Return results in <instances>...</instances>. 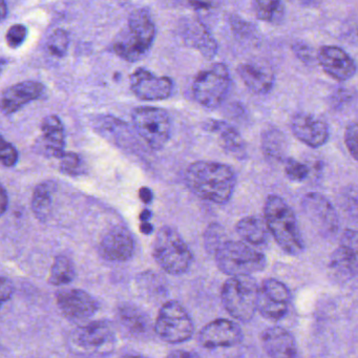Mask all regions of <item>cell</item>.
<instances>
[{
	"label": "cell",
	"mask_w": 358,
	"mask_h": 358,
	"mask_svg": "<svg viewBox=\"0 0 358 358\" xmlns=\"http://www.w3.org/2000/svg\"><path fill=\"white\" fill-rule=\"evenodd\" d=\"M154 329L162 341L173 345L189 341L194 332L192 317L185 308L176 301L163 303Z\"/></svg>",
	"instance_id": "10"
},
{
	"label": "cell",
	"mask_w": 358,
	"mask_h": 358,
	"mask_svg": "<svg viewBox=\"0 0 358 358\" xmlns=\"http://www.w3.org/2000/svg\"><path fill=\"white\" fill-rule=\"evenodd\" d=\"M59 169L68 176H79L85 173V161L75 152H64L59 158Z\"/></svg>",
	"instance_id": "34"
},
{
	"label": "cell",
	"mask_w": 358,
	"mask_h": 358,
	"mask_svg": "<svg viewBox=\"0 0 358 358\" xmlns=\"http://www.w3.org/2000/svg\"><path fill=\"white\" fill-rule=\"evenodd\" d=\"M196 10H210L217 6V0H186Z\"/></svg>",
	"instance_id": "42"
},
{
	"label": "cell",
	"mask_w": 358,
	"mask_h": 358,
	"mask_svg": "<svg viewBox=\"0 0 358 358\" xmlns=\"http://www.w3.org/2000/svg\"><path fill=\"white\" fill-rule=\"evenodd\" d=\"M131 89L139 99L159 101L167 99L173 93V83L169 77H159L150 71L139 69L131 75Z\"/></svg>",
	"instance_id": "15"
},
{
	"label": "cell",
	"mask_w": 358,
	"mask_h": 358,
	"mask_svg": "<svg viewBox=\"0 0 358 358\" xmlns=\"http://www.w3.org/2000/svg\"><path fill=\"white\" fill-rule=\"evenodd\" d=\"M252 7L257 18L268 24H280L285 16L282 0H252Z\"/></svg>",
	"instance_id": "29"
},
{
	"label": "cell",
	"mask_w": 358,
	"mask_h": 358,
	"mask_svg": "<svg viewBox=\"0 0 358 358\" xmlns=\"http://www.w3.org/2000/svg\"><path fill=\"white\" fill-rule=\"evenodd\" d=\"M9 206V196H8L7 190L5 187L1 189V215H5Z\"/></svg>",
	"instance_id": "44"
},
{
	"label": "cell",
	"mask_w": 358,
	"mask_h": 358,
	"mask_svg": "<svg viewBox=\"0 0 358 358\" xmlns=\"http://www.w3.org/2000/svg\"><path fill=\"white\" fill-rule=\"evenodd\" d=\"M169 357H196L198 354L194 353V352H186V351H176L173 353L169 354Z\"/></svg>",
	"instance_id": "45"
},
{
	"label": "cell",
	"mask_w": 358,
	"mask_h": 358,
	"mask_svg": "<svg viewBox=\"0 0 358 358\" xmlns=\"http://www.w3.org/2000/svg\"><path fill=\"white\" fill-rule=\"evenodd\" d=\"M131 119L138 135L152 150H162L171 139V118L162 108L140 106L133 110Z\"/></svg>",
	"instance_id": "8"
},
{
	"label": "cell",
	"mask_w": 358,
	"mask_h": 358,
	"mask_svg": "<svg viewBox=\"0 0 358 358\" xmlns=\"http://www.w3.org/2000/svg\"><path fill=\"white\" fill-rule=\"evenodd\" d=\"M345 144L352 158L358 161V123L348 125L345 131Z\"/></svg>",
	"instance_id": "38"
},
{
	"label": "cell",
	"mask_w": 358,
	"mask_h": 358,
	"mask_svg": "<svg viewBox=\"0 0 358 358\" xmlns=\"http://www.w3.org/2000/svg\"><path fill=\"white\" fill-rule=\"evenodd\" d=\"M236 229L242 240L253 246H262L268 242L269 229L266 222L259 217L253 215L243 217L236 224Z\"/></svg>",
	"instance_id": "27"
},
{
	"label": "cell",
	"mask_w": 358,
	"mask_h": 358,
	"mask_svg": "<svg viewBox=\"0 0 358 358\" xmlns=\"http://www.w3.org/2000/svg\"><path fill=\"white\" fill-rule=\"evenodd\" d=\"M187 187L196 196L213 204L229 202L236 185V176L229 165L213 161H196L186 169Z\"/></svg>",
	"instance_id": "1"
},
{
	"label": "cell",
	"mask_w": 358,
	"mask_h": 358,
	"mask_svg": "<svg viewBox=\"0 0 358 358\" xmlns=\"http://www.w3.org/2000/svg\"><path fill=\"white\" fill-rule=\"evenodd\" d=\"M293 53L297 58L307 66H311L314 62H317V53L305 43H295L292 45Z\"/></svg>",
	"instance_id": "39"
},
{
	"label": "cell",
	"mask_w": 358,
	"mask_h": 358,
	"mask_svg": "<svg viewBox=\"0 0 358 358\" xmlns=\"http://www.w3.org/2000/svg\"><path fill=\"white\" fill-rule=\"evenodd\" d=\"M41 137L38 148L41 154L59 159L66 152V133L60 118L55 115L45 117L41 122Z\"/></svg>",
	"instance_id": "21"
},
{
	"label": "cell",
	"mask_w": 358,
	"mask_h": 358,
	"mask_svg": "<svg viewBox=\"0 0 358 358\" xmlns=\"http://www.w3.org/2000/svg\"><path fill=\"white\" fill-rule=\"evenodd\" d=\"M225 231L219 224H211L205 231V247L208 252L215 255L220 246L225 242Z\"/></svg>",
	"instance_id": "35"
},
{
	"label": "cell",
	"mask_w": 358,
	"mask_h": 358,
	"mask_svg": "<svg viewBox=\"0 0 358 358\" xmlns=\"http://www.w3.org/2000/svg\"><path fill=\"white\" fill-rule=\"evenodd\" d=\"M45 91V85L38 81L27 80L16 83L3 92L1 110L5 115L14 114L27 104L43 97Z\"/></svg>",
	"instance_id": "20"
},
{
	"label": "cell",
	"mask_w": 358,
	"mask_h": 358,
	"mask_svg": "<svg viewBox=\"0 0 358 358\" xmlns=\"http://www.w3.org/2000/svg\"><path fill=\"white\" fill-rule=\"evenodd\" d=\"M70 45V36L66 31L57 29L52 33L47 43L48 51L55 57L62 58L66 55Z\"/></svg>",
	"instance_id": "33"
},
{
	"label": "cell",
	"mask_w": 358,
	"mask_h": 358,
	"mask_svg": "<svg viewBox=\"0 0 358 358\" xmlns=\"http://www.w3.org/2000/svg\"><path fill=\"white\" fill-rule=\"evenodd\" d=\"M215 257L217 268L230 276L251 275L263 271L267 265L263 253L238 241H225Z\"/></svg>",
	"instance_id": "6"
},
{
	"label": "cell",
	"mask_w": 358,
	"mask_h": 358,
	"mask_svg": "<svg viewBox=\"0 0 358 358\" xmlns=\"http://www.w3.org/2000/svg\"><path fill=\"white\" fill-rule=\"evenodd\" d=\"M295 1H299V3L307 5V3H311L312 0H295Z\"/></svg>",
	"instance_id": "49"
},
{
	"label": "cell",
	"mask_w": 358,
	"mask_h": 358,
	"mask_svg": "<svg viewBox=\"0 0 358 358\" xmlns=\"http://www.w3.org/2000/svg\"><path fill=\"white\" fill-rule=\"evenodd\" d=\"M56 303L62 315L75 324L87 322L93 317L99 303L87 291L81 289H62L56 293Z\"/></svg>",
	"instance_id": "11"
},
{
	"label": "cell",
	"mask_w": 358,
	"mask_h": 358,
	"mask_svg": "<svg viewBox=\"0 0 358 358\" xmlns=\"http://www.w3.org/2000/svg\"><path fill=\"white\" fill-rule=\"evenodd\" d=\"M291 131L297 140L312 148L324 145L330 137L326 121L308 113H297L293 116Z\"/></svg>",
	"instance_id": "18"
},
{
	"label": "cell",
	"mask_w": 358,
	"mask_h": 358,
	"mask_svg": "<svg viewBox=\"0 0 358 358\" xmlns=\"http://www.w3.org/2000/svg\"><path fill=\"white\" fill-rule=\"evenodd\" d=\"M205 129L215 134L220 145L230 156L244 159L247 156V146L238 129L225 121L210 120L205 124Z\"/></svg>",
	"instance_id": "24"
},
{
	"label": "cell",
	"mask_w": 358,
	"mask_h": 358,
	"mask_svg": "<svg viewBox=\"0 0 358 358\" xmlns=\"http://www.w3.org/2000/svg\"><path fill=\"white\" fill-rule=\"evenodd\" d=\"M99 252L106 261L114 263L129 261L135 252V240L124 226H114L102 236Z\"/></svg>",
	"instance_id": "16"
},
{
	"label": "cell",
	"mask_w": 358,
	"mask_h": 358,
	"mask_svg": "<svg viewBox=\"0 0 358 358\" xmlns=\"http://www.w3.org/2000/svg\"><path fill=\"white\" fill-rule=\"evenodd\" d=\"M57 190V184L54 181L41 182L35 187L32 196V210L36 219L41 223L48 221L51 215L53 196Z\"/></svg>",
	"instance_id": "26"
},
{
	"label": "cell",
	"mask_w": 358,
	"mask_h": 358,
	"mask_svg": "<svg viewBox=\"0 0 358 358\" xmlns=\"http://www.w3.org/2000/svg\"><path fill=\"white\" fill-rule=\"evenodd\" d=\"M140 230H141L142 234H152L154 227H152V224L148 221L142 222L141 225H140Z\"/></svg>",
	"instance_id": "46"
},
{
	"label": "cell",
	"mask_w": 358,
	"mask_h": 358,
	"mask_svg": "<svg viewBox=\"0 0 358 358\" xmlns=\"http://www.w3.org/2000/svg\"><path fill=\"white\" fill-rule=\"evenodd\" d=\"M301 207L317 231L324 236L336 234L339 227L338 215L326 196L318 192H310L303 196Z\"/></svg>",
	"instance_id": "12"
},
{
	"label": "cell",
	"mask_w": 358,
	"mask_h": 358,
	"mask_svg": "<svg viewBox=\"0 0 358 358\" xmlns=\"http://www.w3.org/2000/svg\"><path fill=\"white\" fill-rule=\"evenodd\" d=\"M139 198L144 204H150L154 199V194L152 190L148 187H142L139 190Z\"/></svg>",
	"instance_id": "43"
},
{
	"label": "cell",
	"mask_w": 358,
	"mask_h": 358,
	"mask_svg": "<svg viewBox=\"0 0 358 358\" xmlns=\"http://www.w3.org/2000/svg\"><path fill=\"white\" fill-rule=\"evenodd\" d=\"M117 317L121 326L134 336H144L150 332L152 327L148 314L134 303H120L117 308Z\"/></svg>",
	"instance_id": "25"
},
{
	"label": "cell",
	"mask_w": 358,
	"mask_h": 358,
	"mask_svg": "<svg viewBox=\"0 0 358 358\" xmlns=\"http://www.w3.org/2000/svg\"><path fill=\"white\" fill-rule=\"evenodd\" d=\"M180 29H181L180 34L186 45L198 50L205 58L208 59L217 55V41L200 20H185Z\"/></svg>",
	"instance_id": "22"
},
{
	"label": "cell",
	"mask_w": 358,
	"mask_h": 358,
	"mask_svg": "<svg viewBox=\"0 0 358 358\" xmlns=\"http://www.w3.org/2000/svg\"><path fill=\"white\" fill-rule=\"evenodd\" d=\"M259 287L251 275L231 276L222 287V303L238 322H248L257 311Z\"/></svg>",
	"instance_id": "5"
},
{
	"label": "cell",
	"mask_w": 358,
	"mask_h": 358,
	"mask_svg": "<svg viewBox=\"0 0 358 358\" xmlns=\"http://www.w3.org/2000/svg\"><path fill=\"white\" fill-rule=\"evenodd\" d=\"M262 148L267 158L282 161L286 157L287 140L284 134L278 129H266L262 135Z\"/></svg>",
	"instance_id": "28"
},
{
	"label": "cell",
	"mask_w": 358,
	"mask_h": 358,
	"mask_svg": "<svg viewBox=\"0 0 358 358\" xmlns=\"http://www.w3.org/2000/svg\"><path fill=\"white\" fill-rule=\"evenodd\" d=\"M76 278V269L70 257L58 255L54 259L50 272L49 282L54 286H64L71 284Z\"/></svg>",
	"instance_id": "30"
},
{
	"label": "cell",
	"mask_w": 358,
	"mask_h": 358,
	"mask_svg": "<svg viewBox=\"0 0 358 358\" xmlns=\"http://www.w3.org/2000/svg\"><path fill=\"white\" fill-rule=\"evenodd\" d=\"M238 74L244 85L257 95L270 93L275 83L273 69L266 60L244 62L238 66Z\"/></svg>",
	"instance_id": "19"
},
{
	"label": "cell",
	"mask_w": 358,
	"mask_h": 358,
	"mask_svg": "<svg viewBox=\"0 0 358 358\" xmlns=\"http://www.w3.org/2000/svg\"><path fill=\"white\" fill-rule=\"evenodd\" d=\"M262 345L270 357L291 358L297 356V345L292 333L282 327H270L261 335Z\"/></svg>",
	"instance_id": "23"
},
{
	"label": "cell",
	"mask_w": 358,
	"mask_h": 358,
	"mask_svg": "<svg viewBox=\"0 0 358 358\" xmlns=\"http://www.w3.org/2000/svg\"><path fill=\"white\" fill-rule=\"evenodd\" d=\"M156 26L150 12L136 10L131 14L127 27L115 39V53L129 62H139L145 57L154 43Z\"/></svg>",
	"instance_id": "3"
},
{
	"label": "cell",
	"mask_w": 358,
	"mask_h": 358,
	"mask_svg": "<svg viewBox=\"0 0 358 358\" xmlns=\"http://www.w3.org/2000/svg\"><path fill=\"white\" fill-rule=\"evenodd\" d=\"M317 62L330 78L345 83L356 74L353 58L336 45H324L317 51Z\"/></svg>",
	"instance_id": "17"
},
{
	"label": "cell",
	"mask_w": 358,
	"mask_h": 358,
	"mask_svg": "<svg viewBox=\"0 0 358 358\" xmlns=\"http://www.w3.org/2000/svg\"><path fill=\"white\" fill-rule=\"evenodd\" d=\"M8 10H7V3H6V0H1V18L3 20H6V16H7Z\"/></svg>",
	"instance_id": "48"
},
{
	"label": "cell",
	"mask_w": 358,
	"mask_h": 358,
	"mask_svg": "<svg viewBox=\"0 0 358 358\" xmlns=\"http://www.w3.org/2000/svg\"><path fill=\"white\" fill-rule=\"evenodd\" d=\"M289 305L287 303H278L269 297L259 293V301H257V311L262 314L263 317L270 320H280L288 313Z\"/></svg>",
	"instance_id": "31"
},
{
	"label": "cell",
	"mask_w": 358,
	"mask_h": 358,
	"mask_svg": "<svg viewBox=\"0 0 358 358\" xmlns=\"http://www.w3.org/2000/svg\"><path fill=\"white\" fill-rule=\"evenodd\" d=\"M198 341L205 349L234 347L242 343V329L232 320L219 318L209 322L201 330Z\"/></svg>",
	"instance_id": "14"
},
{
	"label": "cell",
	"mask_w": 358,
	"mask_h": 358,
	"mask_svg": "<svg viewBox=\"0 0 358 358\" xmlns=\"http://www.w3.org/2000/svg\"><path fill=\"white\" fill-rule=\"evenodd\" d=\"M259 292L278 303H287V305L290 303V290L284 282L275 278H268L264 280L263 284L259 287Z\"/></svg>",
	"instance_id": "32"
},
{
	"label": "cell",
	"mask_w": 358,
	"mask_h": 358,
	"mask_svg": "<svg viewBox=\"0 0 358 358\" xmlns=\"http://www.w3.org/2000/svg\"><path fill=\"white\" fill-rule=\"evenodd\" d=\"M285 173L291 181L303 182L309 175V169L303 163L289 158L286 159V163H285Z\"/></svg>",
	"instance_id": "36"
},
{
	"label": "cell",
	"mask_w": 358,
	"mask_h": 358,
	"mask_svg": "<svg viewBox=\"0 0 358 358\" xmlns=\"http://www.w3.org/2000/svg\"><path fill=\"white\" fill-rule=\"evenodd\" d=\"M152 255L157 264L171 275L185 273L194 261V255L181 234L169 226L161 228L157 234Z\"/></svg>",
	"instance_id": "4"
},
{
	"label": "cell",
	"mask_w": 358,
	"mask_h": 358,
	"mask_svg": "<svg viewBox=\"0 0 358 358\" xmlns=\"http://www.w3.org/2000/svg\"><path fill=\"white\" fill-rule=\"evenodd\" d=\"M150 217H152V211L148 210V209H144L141 215H140V221L148 222L150 221Z\"/></svg>",
	"instance_id": "47"
},
{
	"label": "cell",
	"mask_w": 358,
	"mask_h": 358,
	"mask_svg": "<svg viewBox=\"0 0 358 358\" xmlns=\"http://www.w3.org/2000/svg\"><path fill=\"white\" fill-rule=\"evenodd\" d=\"M0 291H1V303H6L11 299L14 293V287L9 278L3 276L1 278V285H0Z\"/></svg>",
	"instance_id": "41"
},
{
	"label": "cell",
	"mask_w": 358,
	"mask_h": 358,
	"mask_svg": "<svg viewBox=\"0 0 358 358\" xmlns=\"http://www.w3.org/2000/svg\"><path fill=\"white\" fill-rule=\"evenodd\" d=\"M264 215L268 229L278 246L288 255H301L303 251V238L296 215L288 203L276 194H270L266 199Z\"/></svg>",
	"instance_id": "2"
},
{
	"label": "cell",
	"mask_w": 358,
	"mask_h": 358,
	"mask_svg": "<svg viewBox=\"0 0 358 358\" xmlns=\"http://www.w3.org/2000/svg\"><path fill=\"white\" fill-rule=\"evenodd\" d=\"M229 70L224 64H215L196 76L192 87L196 101L204 108L215 110L227 97L230 89Z\"/></svg>",
	"instance_id": "9"
},
{
	"label": "cell",
	"mask_w": 358,
	"mask_h": 358,
	"mask_svg": "<svg viewBox=\"0 0 358 358\" xmlns=\"http://www.w3.org/2000/svg\"><path fill=\"white\" fill-rule=\"evenodd\" d=\"M331 271L341 280L358 276V231L345 230L329 264Z\"/></svg>",
	"instance_id": "13"
},
{
	"label": "cell",
	"mask_w": 358,
	"mask_h": 358,
	"mask_svg": "<svg viewBox=\"0 0 358 358\" xmlns=\"http://www.w3.org/2000/svg\"><path fill=\"white\" fill-rule=\"evenodd\" d=\"M115 343L114 326L104 320L83 324L70 337L71 349L81 355H106L114 349Z\"/></svg>",
	"instance_id": "7"
},
{
	"label": "cell",
	"mask_w": 358,
	"mask_h": 358,
	"mask_svg": "<svg viewBox=\"0 0 358 358\" xmlns=\"http://www.w3.org/2000/svg\"><path fill=\"white\" fill-rule=\"evenodd\" d=\"M0 160L5 167H13L18 161V152L15 146L10 142L1 140V152H0Z\"/></svg>",
	"instance_id": "40"
},
{
	"label": "cell",
	"mask_w": 358,
	"mask_h": 358,
	"mask_svg": "<svg viewBox=\"0 0 358 358\" xmlns=\"http://www.w3.org/2000/svg\"><path fill=\"white\" fill-rule=\"evenodd\" d=\"M27 36H28V29L26 26L20 24H13L8 30L6 41L11 49H17L20 45H24Z\"/></svg>",
	"instance_id": "37"
}]
</instances>
